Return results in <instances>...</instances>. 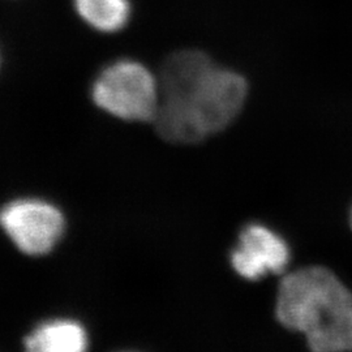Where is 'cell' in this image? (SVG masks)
<instances>
[{
  "label": "cell",
  "mask_w": 352,
  "mask_h": 352,
  "mask_svg": "<svg viewBox=\"0 0 352 352\" xmlns=\"http://www.w3.org/2000/svg\"><path fill=\"white\" fill-rule=\"evenodd\" d=\"M154 126L173 144H197L239 115L248 85L238 72L219 67L201 51L175 54L164 65Z\"/></svg>",
  "instance_id": "obj_1"
},
{
  "label": "cell",
  "mask_w": 352,
  "mask_h": 352,
  "mask_svg": "<svg viewBox=\"0 0 352 352\" xmlns=\"http://www.w3.org/2000/svg\"><path fill=\"white\" fill-rule=\"evenodd\" d=\"M276 314L314 351H352V292L325 267H302L283 278Z\"/></svg>",
  "instance_id": "obj_2"
},
{
  "label": "cell",
  "mask_w": 352,
  "mask_h": 352,
  "mask_svg": "<svg viewBox=\"0 0 352 352\" xmlns=\"http://www.w3.org/2000/svg\"><path fill=\"white\" fill-rule=\"evenodd\" d=\"M93 102L128 122H153L161 101L160 78L144 63L123 58L107 64L91 85Z\"/></svg>",
  "instance_id": "obj_3"
},
{
  "label": "cell",
  "mask_w": 352,
  "mask_h": 352,
  "mask_svg": "<svg viewBox=\"0 0 352 352\" xmlns=\"http://www.w3.org/2000/svg\"><path fill=\"white\" fill-rule=\"evenodd\" d=\"M0 227L23 253L43 256L62 239L65 221L63 213L50 202L19 199L1 208Z\"/></svg>",
  "instance_id": "obj_4"
},
{
  "label": "cell",
  "mask_w": 352,
  "mask_h": 352,
  "mask_svg": "<svg viewBox=\"0 0 352 352\" xmlns=\"http://www.w3.org/2000/svg\"><path fill=\"white\" fill-rule=\"evenodd\" d=\"M289 263L287 243L269 227L258 223L245 226L231 253V265L240 277L257 280L267 274H280Z\"/></svg>",
  "instance_id": "obj_5"
},
{
  "label": "cell",
  "mask_w": 352,
  "mask_h": 352,
  "mask_svg": "<svg viewBox=\"0 0 352 352\" xmlns=\"http://www.w3.org/2000/svg\"><path fill=\"white\" fill-rule=\"evenodd\" d=\"M71 4L80 23L102 36L119 34L133 17L132 0H71Z\"/></svg>",
  "instance_id": "obj_6"
},
{
  "label": "cell",
  "mask_w": 352,
  "mask_h": 352,
  "mask_svg": "<svg viewBox=\"0 0 352 352\" xmlns=\"http://www.w3.org/2000/svg\"><path fill=\"white\" fill-rule=\"evenodd\" d=\"M88 343L85 327L69 318L42 322L25 338L26 350L33 352H82Z\"/></svg>",
  "instance_id": "obj_7"
},
{
  "label": "cell",
  "mask_w": 352,
  "mask_h": 352,
  "mask_svg": "<svg viewBox=\"0 0 352 352\" xmlns=\"http://www.w3.org/2000/svg\"><path fill=\"white\" fill-rule=\"evenodd\" d=\"M0 63H1V55H0Z\"/></svg>",
  "instance_id": "obj_8"
},
{
  "label": "cell",
  "mask_w": 352,
  "mask_h": 352,
  "mask_svg": "<svg viewBox=\"0 0 352 352\" xmlns=\"http://www.w3.org/2000/svg\"><path fill=\"white\" fill-rule=\"evenodd\" d=\"M351 225H352V212H351Z\"/></svg>",
  "instance_id": "obj_9"
}]
</instances>
